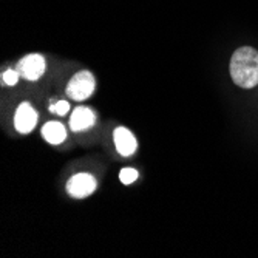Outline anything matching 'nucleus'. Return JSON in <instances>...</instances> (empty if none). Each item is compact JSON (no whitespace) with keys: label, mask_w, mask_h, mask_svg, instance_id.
Wrapping results in <instances>:
<instances>
[{"label":"nucleus","mask_w":258,"mask_h":258,"mask_svg":"<svg viewBox=\"0 0 258 258\" xmlns=\"http://www.w3.org/2000/svg\"><path fill=\"white\" fill-rule=\"evenodd\" d=\"M230 78L241 88H253L258 84V51L241 46L230 57Z\"/></svg>","instance_id":"f257e3e1"},{"label":"nucleus","mask_w":258,"mask_h":258,"mask_svg":"<svg viewBox=\"0 0 258 258\" xmlns=\"http://www.w3.org/2000/svg\"><path fill=\"white\" fill-rule=\"evenodd\" d=\"M96 88V81L95 76H93L87 70H82V72L76 73L72 79H70L68 85H67V95L72 98L73 101H85L88 99L93 91Z\"/></svg>","instance_id":"f03ea898"},{"label":"nucleus","mask_w":258,"mask_h":258,"mask_svg":"<svg viewBox=\"0 0 258 258\" xmlns=\"http://www.w3.org/2000/svg\"><path fill=\"white\" fill-rule=\"evenodd\" d=\"M96 187H98V182L95 176L90 173H78L70 178V181L67 182V190L70 197H73L76 200L90 197L96 190Z\"/></svg>","instance_id":"7ed1b4c3"},{"label":"nucleus","mask_w":258,"mask_h":258,"mask_svg":"<svg viewBox=\"0 0 258 258\" xmlns=\"http://www.w3.org/2000/svg\"><path fill=\"white\" fill-rule=\"evenodd\" d=\"M17 72L20 78L27 81H37L46 70V62L40 54H28L17 63Z\"/></svg>","instance_id":"20e7f679"},{"label":"nucleus","mask_w":258,"mask_h":258,"mask_svg":"<svg viewBox=\"0 0 258 258\" xmlns=\"http://www.w3.org/2000/svg\"><path fill=\"white\" fill-rule=\"evenodd\" d=\"M37 122V113L36 110L28 104L23 102L17 107L16 114H14V127L19 133L27 135L34 130Z\"/></svg>","instance_id":"39448f33"},{"label":"nucleus","mask_w":258,"mask_h":258,"mask_svg":"<svg viewBox=\"0 0 258 258\" xmlns=\"http://www.w3.org/2000/svg\"><path fill=\"white\" fill-rule=\"evenodd\" d=\"M113 139H114V146L118 153H121L122 156H132L136 152V138L135 135L125 128V127H118L113 133Z\"/></svg>","instance_id":"423d86ee"},{"label":"nucleus","mask_w":258,"mask_h":258,"mask_svg":"<svg viewBox=\"0 0 258 258\" xmlns=\"http://www.w3.org/2000/svg\"><path fill=\"white\" fill-rule=\"evenodd\" d=\"M95 122L96 114L88 107H76L72 113V118H70V127H72L73 132L88 130L95 125Z\"/></svg>","instance_id":"0eeeda50"},{"label":"nucleus","mask_w":258,"mask_h":258,"mask_svg":"<svg viewBox=\"0 0 258 258\" xmlns=\"http://www.w3.org/2000/svg\"><path fill=\"white\" fill-rule=\"evenodd\" d=\"M42 136L46 143H50L53 146H57L60 143H63L65 138H67V130L60 122L51 121V122H46L42 127Z\"/></svg>","instance_id":"6e6552de"},{"label":"nucleus","mask_w":258,"mask_h":258,"mask_svg":"<svg viewBox=\"0 0 258 258\" xmlns=\"http://www.w3.org/2000/svg\"><path fill=\"white\" fill-rule=\"evenodd\" d=\"M136 178H138V172H136L135 169H132V167H125V169H122L121 173H119V179H121V182L125 184V185L135 182Z\"/></svg>","instance_id":"1a4fd4ad"},{"label":"nucleus","mask_w":258,"mask_h":258,"mask_svg":"<svg viewBox=\"0 0 258 258\" xmlns=\"http://www.w3.org/2000/svg\"><path fill=\"white\" fill-rule=\"evenodd\" d=\"M19 78H20V75H19L17 70H7V72L2 75V81H4V84L11 85V87L17 84Z\"/></svg>","instance_id":"9d476101"},{"label":"nucleus","mask_w":258,"mask_h":258,"mask_svg":"<svg viewBox=\"0 0 258 258\" xmlns=\"http://www.w3.org/2000/svg\"><path fill=\"white\" fill-rule=\"evenodd\" d=\"M50 111L54 113V114H59V116H63L70 111V104L67 101H59L56 104H53L50 107Z\"/></svg>","instance_id":"9b49d317"}]
</instances>
